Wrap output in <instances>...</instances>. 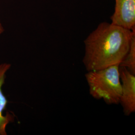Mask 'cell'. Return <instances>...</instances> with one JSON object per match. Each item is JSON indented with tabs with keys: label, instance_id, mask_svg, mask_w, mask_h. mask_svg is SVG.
I'll return each instance as SVG.
<instances>
[{
	"label": "cell",
	"instance_id": "obj_1",
	"mask_svg": "<svg viewBox=\"0 0 135 135\" xmlns=\"http://www.w3.org/2000/svg\"><path fill=\"white\" fill-rule=\"evenodd\" d=\"M135 31L102 22L84 41L83 63L87 71L120 65L130 48Z\"/></svg>",
	"mask_w": 135,
	"mask_h": 135
},
{
	"label": "cell",
	"instance_id": "obj_2",
	"mask_svg": "<svg viewBox=\"0 0 135 135\" xmlns=\"http://www.w3.org/2000/svg\"><path fill=\"white\" fill-rule=\"evenodd\" d=\"M85 78L92 97L97 100L103 99L109 105L120 104L122 84L119 66L88 71Z\"/></svg>",
	"mask_w": 135,
	"mask_h": 135
},
{
	"label": "cell",
	"instance_id": "obj_3",
	"mask_svg": "<svg viewBox=\"0 0 135 135\" xmlns=\"http://www.w3.org/2000/svg\"><path fill=\"white\" fill-rule=\"evenodd\" d=\"M122 84L120 104L124 115L130 116L135 112V75L126 68L119 66Z\"/></svg>",
	"mask_w": 135,
	"mask_h": 135
},
{
	"label": "cell",
	"instance_id": "obj_4",
	"mask_svg": "<svg viewBox=\"0 0 135 135\" xmlns=\"http://www.w3.org/2000/svg\"><path fill=\"white\" fill-rule=\"evenodd\" d=\"M115 11L111 23L135 31V0H115Z\"/></svg>",
	"mask_w": 135,
	"mask_h": 135
},
{
	"label": "cell",
	"instance_id": "obj_5",
	"mask_svg": "<svg viewBox=\"0 0 135 135\" xmlns=\"http://www.w3.org/2000/svg\"><path fill=\"white\" fill-rule=\"evenodd\" d=\"M11 67L9 63L0 64V135H7V126L14 121L15 116L12 114L7 113L4 115V111L8 104V100L2 91V87L4 84L6 73Z\"/></svg>",
	"mask_w": 135,
	"mask_h": 135
},
{
	"label": "cell",
	"instance_id": "obj_6",
	"mask_svg": "<svg viewBox=\"0 0 135 135\" xmlns=\"http://www.w3.org/2000/svg\"><path fill=\"white\" fill-rule=\"evenodd\" d=\"M119 66L126 68L131 73L135 75V37L132 40L128 53Z\"/></svg>",
	"mask_w": 135,
	"mask_h": 135
},
{
	"label": "cell",
	"instance_id": "obj_7",
	"mask_svg": "<svg viewBox=\"0 0 135 135\" xmlns=\"http://www.w3.org/2000/svg\"><path fill=\"white\" fill-rule=\"evenodd\" d=\"M4 32V27H3L2 23H1L0 22V35L1 34H3V32Z\"/></svg>",
	"mask_w": 135,
	"mask_h": 135
}]
</instances>
